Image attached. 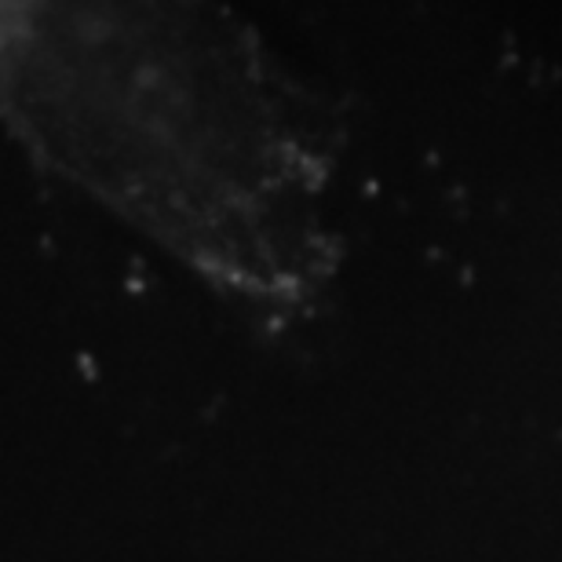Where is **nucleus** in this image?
Wrapping results in <instances>:
<instances>
[{
    "label": "nucleus",
    "mask_w": 562,
    "mask_h": 562,
    "mask_svg": "<svg viewBox=\"0 0 562 562\" xmlns=\"http://www.w3.org/2000/svg\"><path fill=\"white\" fill-rule=\"evenodd\" d=\"M0 125L212 285L329 274V136L231 0H0Z\"/></svg>",
    "instance_id": "nucleus-1"
}]
</instances>
